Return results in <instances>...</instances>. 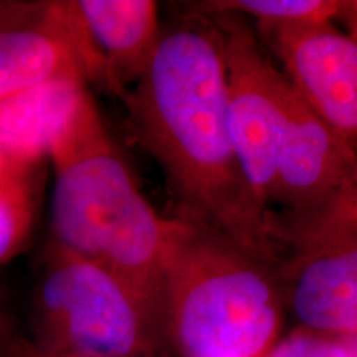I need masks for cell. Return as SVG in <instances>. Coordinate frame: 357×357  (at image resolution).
I'll return each mask as SVG.
<instances>
[{
  "label": "cell",
  "mask_w": 357,
  "mask_h": 357,
  "mask_svg": "<svg viewBox=\"0 0 357 357\" xmlns=\"http://www.w3.org/2000/svg\"><path fill=\"white\" fill-rule=\"evenodd\" d=\"M227 78V114L236 158L261 207L271 211L276 159L291 83L235 15H215Z\"/></svg>",
  "instance_id": "cell-6"
},
{
  "label": "cell",
  "mask_w": 357,
  "mask_h": 357,
  "mask_svg": "<svg viewBox=\"0 0 357 357\" xmlns=\"http://www.w3.org/2000/svg\"><path fill=\"white\" fill-rule=\"evenodd\" d=\"M270 236L303 328L357 336V177L307 207L271 211Z\"/></svg>",
  "instance_id": "cell-5"
},
{
  "label": "cell",
  "mask_w": 357,
  "mask_h": 357,
  "mask_svg": "<svg viewBox=\"0 0 357 357\" xmlns=\"http://www.w3.org/2000/svg\"><path fill=\"white\" fill-rule=\"evenodd\" d=\"M52 242L118 275L162 328V276L176 218L147 202L84 91L52 142Z\"/></svg>",
  "instance_id": "cell-2"
},
{
  "label": "cell",
  "mask_w": 357,
  "mask_h": 357,
  "mask_svg": "<svg viewBox=\"0 0 357 357\" xmlns=\"http://www.w3.org/2000/svg\"><path fill=\"white\" fill-rule=\"evenodd\" d=\"M88 91L82 82H52L0 100V154L48 164L52 142Z\"/></svg>",
  "instance_id": "cell-11"
},
{
  "label": "cell",
  "mask_w": 357,
  "mask_h": 357,
  "mask_svg": "<svg viewBox=\"0 0 357 357\" xmlns=\"http://www.w3.org/2000/svg\"><path fill=\"white\" fill-rule=\"evenodd\" d=\"M119 100L132 139L155 159L177 195L181 217L276 265L271 211L253 195L231 141L215 24L164 33L149 66Z\"/></svg>",
  "instance_id": "cell-1"
},
{
  "label": "cell",
  "mask_w": 357,
  "mask_h": 357,
  "mask_svg": "<svg viewBox=\"0 0 357 357\" xmlns=\"http://www.w3.org/2000/svg\"><path fill=\"white\" fill-rule=\"evenodd\" d=\"M29 357H95V356H33L30 354V347H29Z\"/></svg>",
  "instance_id": "cell-17"
},
{
  "label": "cell",
  "mask_w": 357,
  "mask_h": 357,
  "mask_svg": "<svg viewBox=\"0 0 357 357\" xmlns=\"http://www.w3.org/2000/svg\"><path fill=\"white\" fill-rule=\"evenodd\" d=\"M265 357H354L346 342L300 329L271 347Z\"/></svg>",
  "instance_id": "cell-14"
},
{
  "label": "cell",
  "mask_w": 357,
  "mask_h": 357,
  "mask_svg": "<svg viewBox=\"0 0 357 357\" xmlns=\"http://www.w3.org/2000/svg\"><path fill=\"white\" fill-rule=\"evenodd\" d=\"M342 2L334 0H212L199 3L208 15H248L260 26L329 24L341 13Z\"/></svg>",
  "instance_id": "cell-13"
},
{
  "label": "cell",
  "mask_w": 357,
  "mask_h": 357,
  "mask_svg": "<svg viewBox=\"0 0 357 357\" xmlns=\"http://www.w3.org/2000/svg\"><path fill=\"white\" fill-rule=\"evenodd\" d=\"M102 84L71 0H0V100L52 82Z\"/></svg>",
  "instance_id": "cell-7"
},
{
  "label": "cell",
  "mask_w": 357,
  "mask_h": 357,
  "mask_svg": "<svg viewBox=\"0 0 357 357\" xmlns=\"http://www.w3.org/2000/svg\"><path fill=\"white\" fill-rule=\"evenodd\" d=\"M106 89L121 96L144 73L162 30L154 0H71Z\"/></svg>",
  "instance_id": "cell-10"
},
{
  "label": "cell",
  "mask_w": 357,
  "mask_h": 357,
  "mask_svg": "<svg viewBox=\"0 0 357 357\" xmlns=\"http://www.w3.org/2000/svg\"><path fill=\"white\" fill-rule=\"evenodd\" d=\"M33 291V356L153 357L162 328L113 271L48 242Z\"/></svg>",
  "instance_id": "cell-4"
},
{
  "label": "cell",
  "mask_w": 357,
  "mask_h": 357,
  "mask_svg": "<svg viewBox=\"0 0 357 357\" xmlns=\"http://www.w3.org/2000/svg\"><path fill=\"white\" fill-rule=\"evenodd\" d=\"M0 357H29V342L15 337L2 310H0Z\"/></svg>",
  "instance_id": "cell-15"
},
{
  "label": "cell",
  "mask_w": 357,
  "mask_h": 357,
  "mask_svg": "<svg viewBox=\"0 0 357 357\" xmlns=\"http://www.w3.org/2000/svg\"><path fill=\"white\" fill-rule=\"evenodd\" d=\"M45 166L0 154V265L19 255L32 236Z\"/></svg>",
  "instance_id": "cell-12"
},
{
  "label": "cell",
  "mask_w": 357,
  "mask_h": 357,
  "mask_svg": "<svg viewBox=\"0 0 357 357\" xmlns=\"http://www.w3.org/2000/svg\"><path fill=\"white\" fill-rule=\"evenodd\" d=\"M261 30L293 88L357 154V40L333 22Z\"/></svg>",
  "instance_id": "cell-8"
},
{
  "label": "cell",
  "mask_w": 357,
  "mask_h": 357,
  "mask_svg": "<svg viewBox=\"0 0 357 357\" xmlns=\"http://www.w3.org/2000/svg\"><path fill=\"white\" fill-rule=\"evenodd\" d=\"M283 284L263 260L181 217L162 276V329L185 357H265L283 323Z\"/></svg>",
  "instance_id": "cell-3"
},
{
  "label": "cell",
  "mask_w": 357,
  "mask_h": 357,
  "mask_svg": "<svg viewBox=\"0 0 357 357\" xmlns=\"http://www.w3.org/2000/svg\"><path fill=\"white\" fill-rule=\"evenodd\" d=\"M357 177V154L296 89L289 88L287 116L276 159L273 204L294 211L319 202Z\"/></svg>",
  "instance_id": "cell-9"
},
{
  "label": "cell",
  "mask_w": 357,
  "mask_h": 357,
  "mask_svg": "<svg viewBox=\"0 0 357 357\" xmlns=\"http://www.w3.org/2000/svg\"><path fill=\"white\" fill-rule=\"evenodd\" d=\"M339 17H342V19L346 20L347 29H349V35L354 40H357V0L342 2Z\"/></svg>",
  "instance_id": "cell-16"
}]
</instances>
